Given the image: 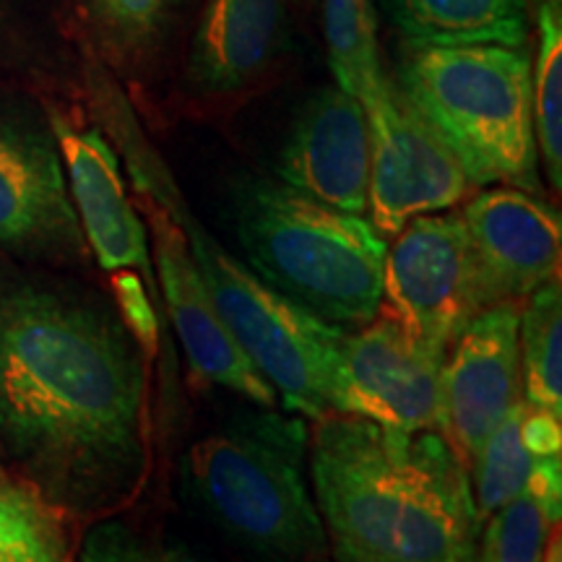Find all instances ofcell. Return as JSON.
<instances>
[{
  "mask_svg": "<svg viewBox=\"0 0 562 562\" xmlns=\"http://www.w3.org/2000/svg\"><path fill=\"white\" fill-rule=\"evenodd\" d=\"M138 351L102 305L0 281V446L53 508L108 510L146 469Z\"/></svg>",
  "mask_w": 562,
  "mask_h": 562,
  "instance_id": "cell-1",
  "label": "cell"
},
{
  "mask_svg": "<svg viewBox=\"0 0 562 562\" xmlns=\"http://www.w3.org/2000/svg\"><path fill=\"white\" fill-rule=\"evenodd\" d=\"M186 0H89L91 16L121 58L154 53Z\"/></svg>",
  "mask_w": 562,
  "mask_h": 562,
  "instance_id": "cell-24",
  "label": "cell"
},
{
  "mask_svg": "<svg viewBox=\"0 0 562 562\" xmlns=\"http://www.w3.org/2000/svg\"><path fill=\"white\" fill-rule=\"evenodd\" d=\"M370 133L368 211L381 235L467 199L472 180L389 76L360 100Z\"/></svg>",
  "mask_w": 562,
  "mask_h": 562,
  "instance_id": "cell-8",
  "label": "cell"
},
{
  "mask_svg": "<svg viewBox=\"0 0 562 562\" xmlns=\"http://www.w3.org/2000/svg\"><path fill=\"white\" fill-rule=\"evenodd\" d=\"M537 63L531 68L533 136L547 180L562 188V5L542 0L537 9Z\"/></svg>",
  "mask_w": 562,
  "mask_h": 562,
  "instance_id": "cell-20",
  "label": "cell"
},
{
  "mask_svg": "<svg viewBox=\"0 0 562 562\" xmlns=\"http://www.w3.org/2000/svg\"><path fill=\"white\" fill-rule=\"evenodd\" d=\"M290 0H206L193 34L188 76L199 91L248 87L279 53Z\"/></svg>",
  "mask_w": 562,
  "mask_h": 562,
  "instance_id": "cell-16",
  "label": "cell"
},
{
  "mask_svg": "<svg viewBox=\"0 0 562 562\" xmlns=\"http://www.w3.org/2000/svg\"><path fill=\"white\" fill-rule=\"evenodd\" d=\"M149 220L159 266V290L165 294V305L172 315L195 378L222 385L256 406L273 409L279 404L277 391L216 315L199 271H195L182 229L161 203L159 209L151 206Z\"/></svg>",
  "mask_w": 562,
  "mask_h": 562,
  "instance_id": "cell-12",
  "label": "cell"
},
{
  "mask_svg": "<svg viewBox=\"0 0 562 562\" xmlns=\"http://www.w3.org/2000/svg\"><path fill=\"white\" fill-rule=\"evenodd\" d=\"M398 89L459 159L472 186L542 193L531 58L508 45H409Z\"/></svg>",
  "mask_w": 562,
  "mask_h": 562,
  "instance_id": "cell-5",
  "label": "cell"
},
{
  "mask_svg": "<svg viewBox=\"0 0 562 562\" xmlns=\"http://www.w3.org/2000/svg\"><path fill=\"white\" fill-rule=\"evenodd\" d=\"M524 402L562 419V294L560 281L529 294L518 323Z\"/></svg>",
  "mask_w": 562,
  "mask_h": 562,
  "instance_id": "cell-19",
  "label": "cell"
},
{
  "mask_svg": "<svg viewBox=\"0 0 562 562\" xmlns=\"http://www.w3.org/2000/svg\"><path fill=\"white\" fill-rule=\"evenodd\" d=\"M524 402L513 406L508 417L501 422L495 432L484 440V446L469 463V480H472L474 505L484 524L495 510L516 501L531 482L533 469L539 467L542 456L529 448L521 430ZM552 459V456H550Z\"/></svg>",
  "mask_w": 562,
  "mask_h": 562,
  "instance_id": "cell-22",
  "label": "cell"
},
{
  "mask_svg": "<svg viewBox=\"0 0 562 562\" xmlns=\"http://www.w3.org/2000/svg\"><path fill=\"white\" fill-rule=\"evenodd\" d=\"M115 284L117 302H121V315L131 334L144 344L146 349H154V339H157V313H154L151 294L146 281L133 271H117L112 277Z\"/></svg>",
  "mask_w": 562,
  "mask_h": 562,
  "instance_id": "cell-26",
  "label": "cell"
},
{
  "mask_svg": "<svg viewBox=\"0 0 562 562\" xmlns=\"http://www.w3.org/2000/svg\"><path fill=\"white\" fill-rule=\"evenodd\" d=\"M315 422L311 487L336 562H474L472 480L440 432L339 412Z\"/></svg>",
  "mask_w": 562,
  "mask_h": 562,
  "instance_id": "cell-2",
  "label": "cell"
},
{
  "mask_svg": "<svg viewBox=\"0 0 562 562\" xmlns=\"http://www.w3.org/2000/svg\"><path fill=\"white\" fill-rule=\"evenodd\" d=\"M539 562H562V539H560V524L554 526L550 539H547L542 560Z\"/></svg>",
  "mask_w": 562,
  "mask_h": 562,
  "instance_id": "cell-27",
  "label": "cell"
},
{
  "mask_svg": "<svg viewBox=\"0 0 562 562\" xmlns=\"http://www.w3.org/2000/svg\"><path fill=\"white\" fill-rule=\"evenodd\" d=\"M495 305L461 214H425L385 252V315L414 339L448 355L476 315Z\"/></svg>",
  "mask_w": 562,
  "mask_h": 562,
  "instance_id": "cell-7",
  "label": "cell"
},
{
  "mask_svg": "<svg viewBox=\"0 0 562 562\" xmlns=\"http://www.w3.org/2000/svg\"><path fill=\"white\" fill-rule=\"evenodd\" d=\"M279 178L294 191L347 214L368 211L370 133L357 97L326 87L294 121L279 157Z\"/></svg>",
  "mask_w": 562,
  "mask_h": 562,
  "instance_id": "cell-14",
  "label": "cell"
},
{
  "mask_svg": "<svg viewBox=\"0 0 562 562\" xmlns=\"http://www.w3.org/2000/svg\"><path fill=\"white\" fill-rule=\"evenodd\" d=\"M461 216L495 305L560 281L562 222L539 195L492 188L469 201Z\"/></svg>",
  "mask_w": 562,
  "mask_h": 562,
  "instance_id": "cell-13",
  "label": "cell"
},
{
  "mask_svg": "<svg viewBox=\"0 0 562 562\" xmlns=\"http://www.w3.org/2000/svg\"><path fill=\"white\" fill-rule=\"evenodd\" d=\"M81 562H201L188 547L146 537L123 521L91 526L81 544Z\"/></svg>",
  "mask_w": 562,
  "mask_h": 562,
  "instance_id": "cell-25",
  "label": "cell"
},
{
  "mask_svg": "<svg viewBox=\"0 0 562 562\" xmlns=\"http://www.w3.org/2000/svg\"><path fill=\"white\" fill-rule=\"evenodd\" d=\"M518 323L521 305L497 302L476 315L442 362L440 435L467 469L513 406L524 402Z\"/></svg>",
  "mask_w": 562,
  "mask_h": 562,
  "instance_id": "cell-11",
  "label": "cell"
},
{
  "mask_svg": "<svg viewBox=\"0 0 562 562\" xmlns=\"http://www.w3.org/2000/svg\"><path fill=\"white\" fill-rule=\"evenodd\" d=\"M311 430L292 412L245 409L193 442L182 492L235 544L266 562H315L326 550L307 482Z\"/></svg>",
  "mask_w": 562,
  "mask_h": 562,
  "instance_id": "cell-3",
  "label": "cell"
},
{
  "mask_svg": "<svg viewBox=\"0 0 562 562\" xmlns=\"http://www.w3.org/2000/svg\"><path fill=\"white\" fill-rule=\"evenodd\" d=\"M409 45H508L529 40V0H383Z\"/></svg>",
  "mask_w": 562,
  "mask_h": 562,
  "instance_id": "cell-17",
  "label": "cell"
},
{
  "mask_svg": "<svg viewBox=\"0 0 562 562\" xmlns=\"http://www.w3.org/2000/svg\"><path fill=\"white\" fill-rule=\"evenodd\" d=\"M232 222L245 263L321 321L360 328L381 315L389 245L360 214L250 180L235 193Z\"/></svg>",
  "mask_w": 562,
  "mask_h": 562,
  "instance_id": "cell-4",
  "label": "cell"
},
{
  "mask_svg": "<svg viewBox=\"0 0 562 562\" xmlns=\"http://www.w3.org/2000/svg\"><path fill=\"white\" fill-rule=\"evenodd\" d=\"M446 357L414 339L391 315H375L357 334H344L331 412L355 414L402 432H440Z\"/></svg>",
  "mask_w": 562,
  "mask_h": 562,
  "instance_id": "cell-9",
  "label": "cell"
},
{
  "mask_svg": "<svg viewBox=\"0 0 562 562\" xmlns=\"http://www.w3.org/2000/svg\"><path fill=\"white\" fill-rule=\"evenodd\" d=\"M328 63L336 87L362 100L383 79L378 50V13L372 0H323Z\"/></svg>",
  "mask_w": 562,
  "mask_h": 562,
  "instance_id": "cell-21",
  "label": "cell"
},
{
  "mask_svg": "<svg viewBox=\"0 0 562 562\" xmlns=\"http://www.w3.org/2000/svg\"><path fill=\"white\" fill-rule=\"evenodd\" d=\"M0 248L58 263L87 256L53 131L5 117H0Z\"/></svg>",
  "mask_w": 562,
  "mask_h": 562,
  "instance_id": "cell-10",
  "label": "cell"
},
{
  "mask_svg": "<svg viewBox=\"0 0 562 562\" xmlns=\"http://www.w3.org/2000/svg\"><path fill=\"white\" fill-rule=\"evenodd\" d=\"M53 136L66 167L68 191L81 232L104 271H136L157 292L151 271L149 235L136 214L110 140L97 128H76L68 117L53 115Z\"/></svg>",
  "mask_w": 562,
  "mask_h": 562,
  "instance_id": "cell-15",
  "label": "cell"
},
{
  "mask_svg": "<svg viewBox=\"0 0 562 562\" xmlns=\"http://www.w3.org/2000/svg\"><path fill=\"white\" fill-rule=\"evenodd\" d=\"M131 172L140 191L161 203L182 229L216 315L273 385L284 412L313 422L331 412L341 326L321 321L279 294L248 263L222 248L201 222L193 220L180 195H175L172 182L157 170L154 159H144L131 149Z\"/></svg>",
  "mask_w": 562,
  "mask_h": 562,
  "instance_id": "cell-6",
  "label": "cell"
},
{
  "mask_svg": "<svg viewBox=\"0 0 562 562\" xmlns=\"http://www.w3.org/2000/svg\"><path fill=\"white\" fill-rule=\"evenodd\" d=\"M0 562H68L58 513L30 482L0 469Z\"/></svg>",
  "mask_w": 562,
  "mask_h": 562,
  "instance_id": "cell-23",
  "label": "cell"
},
{
  "mask_svg": "<svg viewBox=\"0 0 562 562\" xmlns=\"http://www.w3.org/2000/svg\"><path fill=\"white\" fill-rule=\"evenodd\" d=\"M562 510V456L542 459L516 501L487 518L474 562H539Z\"/></svg>",
  "mask_w": 562,
  "mask_h": 562,
  "instance_id": "cell-18",
  "label": "cell"
}]
</instances>
